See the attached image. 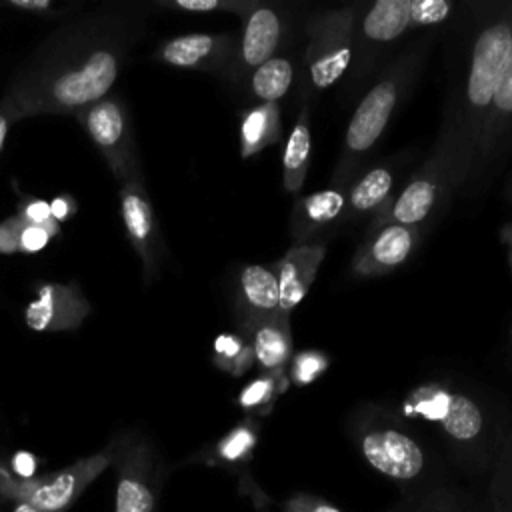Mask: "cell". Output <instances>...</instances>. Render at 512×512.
Masks as SVG:
<instances>
[{"instance_id": "cell-1", "label": "cell", "mask_w": 512, "mask_h": 512, "mask_svg": "<svg viewBox=\"0 0 512 512\" xmlns=\"http://www.w3.org/2000/svg\"><path fill=\"white\" fill-rule=\"evenodd\" d=\"M142 0H106L62 20L10 76L4 100L18 118L74 116L110 94L132 50L146 36Z\"/></svg>"}, {"instance_id": "cell-2", "label": "cell", "mask_w": 512, "mask_h": 512, "mask_svg": "<svg viewBox=\"0 0 512 512\" xmlns=\"http://www.w3.org/2000/svg\"><path fill=\"white\" fill-rule=\"evenodd\" d=\"M406 422H420L436 432L454 464L472 478L490 476L512 430L504 416L474 390L446 380L412 386L398 412Z\"/></svg>"}, {"instance_id": "cell-3", "label": "cell", "mask_w": 512, "mask_h": 512, "mask_svg": "<svg viewBox=\"0 0 512 512\" xmlns=\"http://www.w3.org/2000/svg\"><path fill=\"white\" fill-rule=\"evenodd\" d=\"M346 434L358 456L400 490V500L412 502L452 488L444 462L398 412L360 402L346 418Z\"/></svg>"}, {"instance_id": "cell-4", "label": "cell", "mask_w": 512, "mask_h": 512, "mask_svg": "<svg viewBox=\"0 0 512 512\" xmlns=\"http://www.w3.org/2000/svg\"><path fill=\"white\" fill-rule=\"evenodd\" d=\"M512 46V0L484 4L470 44L468 64L456 92L448 96L444 116L458 132L466 178Z\"/></svg>"}, {"instance_id": "cell-5", "label": "cell", "mask_w": 512, "mask_h": 512, "mask_svg": "<svg viewBox=\"0 0 512 512\" xmlns=\"http://www.w3.org/2000/svg\"><path fill=\"white\" fill-rule=\"evenodd\" d=\"M432 40L434 36L428 34L410 42L400 54L390 60V64L378 74L370 90L358 102L346 124L342 150L334 166L330 186L348 188L350 182L356 178V172L366 162V156L378 144L392 116L416 84L430 52Z\"/></svg>"}, {"instance_id": "cell-6", "label": "cell", "mask_w": 512, "mask_h": 512, "mask_svg": "<svg viewBox=\"0 0 512 512\" xmlns=\"http://www.w3.org/2000/svg\"><path fill=\"white\" fill-rule=\"evenodd\" d=\"M464 184L466 166L462 160L458 132L452 120L444 116L430 154L412 174L400 194L392 196L372 218L370 228L388 222L420 228L438 210L442 200L448 194L462 192Z\"/></svg>"}, {"instance_id": "cell-7", "label": "cell", "mask_w": 512, "mask_h": 512, "mask_svg": "<svg viewBox=\"0 0 512 512\" xmlns=\"http://www.w3.org/2000/svg\"><path fill=\"white\" fill-rule=\"evenodd\" d=\"M460 4L450 0H376L362 4L354 34L352 82H362L382 52L408 30L438 26L454 18Z\"/></svg>"}, {"instance_id": "cell-8", "label": "cell", "mask_w": 512, "mask_h": 512, "mask_svg": "<svg viewBox=\"0 0 512 512\" xmlns=\"http://www.w3.org/2000/svg\"><path fill=\"white\" fill-rule=\"evenodd\" d=\"M106 446L114 470V512H158L168 468L156 442L142 430L126 428Z\"/></svg>"}, {"instance_id": "cell-9", "label": "cell", "mask_w": 512, "mask_h": 512, "mask_svg": "<svg viewBox=\"0 0 512 512\" xmlns=\"http://www.w3.org/2000/svg\"><path fill=\"white\" fill-rule=\"evenodd\" d=\"M110 468L108 446L40 476H16L0 456V502L36 512H68L90 484Z\"/></svg>"}, {"instance_id": "cell-10", "label": "cell", "mask_w": 512, "mask_h": 512, "mask_svg": "<svg viewBox=\"0 0 512 512\" xmlns=\"http://www.w3.org/2000/svg\"><path fill=\"white\" fill-rule=\"evenodd\" d=\"M362 4L312 12L304 22L302 64L310 90L320 92L334 86L352 64L354 34Z\"/></svg>"}, {"instance_id": "cell-11", "label": "cell", "mask_w": 512, "mask_h": 512, "mask_svg": "<svg viewBox=\"0 0 512 512\" xmlns=\"http://www.w3.org/2000/svg\"><path fill=\"white\" fill-rule=\"evenodd\" d=\"M74 118L104 158L110 174L120 184L144 174L136 148L132 118L120 96L108 94L102 100L78 110Z\"/></svg>"}, {"instance_id": "cell-12", "label": "cell", "mask_w": 512, "mask_h": 512, "mask_svg": "<svg viewBox=\"0 0 512 512\" xmlns=\"http://www.w3.org/2000/svg\"><path fill=\"white\" fill-rule=\"evenodd\" d=\"M260 434H262L260 420L244 416L240 422H236L230 430H226L214 442L194 452L186 462L218 468L232 474L236 478L240 494L250 498L258 510H264L270 504V498L264 492V488H260L250 468L254 460V452L260 442Z\"/></svg>"}, {"instance_id": "cell-13", "label": "cell", "mask_w": 512, "mask_h": 512, "mask_svg": "<svg viewBox=\"0 0 512 512\" xmlns=\"http://www.w3.org/2000/svg\"><path fill=\"white\" fill-rule=\"evenodd\" d=\"M512 150V46L486 116L480 142L462 192L474 194L490 182L494 172Z\"/></svg>"}, {"instance_id": "cell-14", "label": "cell", "mask_w": 512, "mask_h": 512, "mask_svg": "<svg viewBox=\"0 0 512 512\" xmlns=\"http://www.w3.org/2000/svg\"><path fill=\"white\" fill-rule=\"evenodd\" d=\"M118 196L126 238L140 260L142 282L144 286H150L160 278L166 246L144 184V174L122 182Z\"/></svg>"}, {"instance_id": "cell-15", "label": "cell", "mask_w": 512, "mask_h": 512, "mask_svg": "<svg viewBox=\"0 0 512 512\" xmlns=\"http://www.w3.org/2000/svg\"><path fill=\"white\" fill-rule=\"evenodd\" d=\"M290 30V14L280 2H264L252 8L242 20V32L238 34V46L230 80L238 82L248 78L252 70L278 54L284 38Z\"/></svg>"}, {"instance_id": "cell-16", "label": "cell", "mask_w": 512, "mask_h": 512, "mask_svg": "<svg viewBox=\"0 0 512 512\" xmlns=\"http://www.w3.org/2000/svg\"><path fill=\"white\" fill-rule=\"evenodd\" d=\"M236 46L238 36L232 32H192L162 42L154 58L172 68L198 70L230 80Z\"/></svg>"}, {"instance_id": "cell-17", "label": "cell", "mask_w": 512, "mask_h": 512, "mask_svg": "<svg viewBox=\"0 0 512 512\" xmlns=\"http://www.w3.org/2000/svg\"><path fill=\"white\" fill-rule=\"evenodd\" d=\"M36 298L24 308V322L34 332H70L92 312L80 282H36Z\"/></svg>"}, {"instance_id": "cell-18", "label": "cell", "mask_w": 512, "mask_h": 512, "mask_svg": "<svg viewBox=\"0 0 512 512\" xmlns=\"http://www.w3.org/2000/svg\"><path fill=\"white\" fill-rule=\"evenodd\" d=\"M420 242V228L388 222L368 228L364 242L352 256V272L360 278L392 274L414 252Z\"/></svg>"}, {"instance_id": "cell-19", "label": "cell", "mask_w": 512, "mask_h": 512, "mask_svg": "<svg viewBox=\"0 0 512 512\" xmlns=\"http://www.w3.org/2000/svg\"><path fill=\"white\" fill-rule=\"evenodd\" d=\"M232 310L238 332L246 338L254 326L280 312V282L274 264H246L236 272Z\"/></svg>"}, {"instance_id": "cell-20", "label": "cell", "mask_w": 512, "mask_h": 512, "mask_svg": "<svg viewBox=\"0 0 512 512\" xmlns=\"http://www.w3.org/2000/svg\"><path fill=\"white\" fill-rule=\"evenodd\" d=\"M346 192L348 188L328 186L296 198L288 220L292 246L308 244L318 232L330 228L338 220H346Z\"/></svg>"}, {"instance_id": "cell-21", "label": "cell", "mask_w": 512, "mask_h": 512, "mask_svg": "<svg viewBox=\"0 0 512 512\" xmlns=\"http://www.w3.org/2000/svg\"><path fill=\"white\" fill-rule=\"evenodd\" d=\"M326 256V244L308 242L290 246L274 264L280 282V312L290 314L308 294Z\"/></svg>"}, {"instance_id": "cell-22", "label": "cell", "mask_w": 512, "mask_h": 512, "mask_svg": "<svg viewBox=\"0 0 512 512\" xmlns=\"http://www.w3.org/2000/svg\"><path fill=\"white\" fill-rule=\"evenodd\" d=\"M248 340L254 350V364L260 374L284 376L294 354L290 314L278 312L252 328Z\"/></svg>"}, {"instance_id": "cell-23", "label": "cell", "mask_w": 512, "mask_h": 512, "mask_svg": "<svg viewBox=\"0 0 512 512\" xmlns=\"http://www.w3.org/2000/svg\"><path fill=\"white\" fill-rule=\"evenodd\" d=\"M396 182V168L392 164H378L356 176L346 192V220L360 216H376L392 198Z\"/></svg>"}, {"instance_id": "cell-24", "label": "cell", "mask_w": 512, "mask_h": 512, "mask_svg": "<svg viewBox=\"0 0 512 512\" xmlns=\"http://www.w3.org/2000/svg\"><path fill=\"white\" fill-rule=\"evenodd\" d=\"M282 116L274 102L254 104L240 114V156L244 160L260 154L280 140Z\"/></svg>"}, {"instance_id": "cell-25", "label": "cell", "mask_w": 512, "mask_h": 512, "mask_svg": "<svg viewBox=\"0 0 512 512\" xmlns=\"http://www.w3.org/2000/svg\"><path fill=\"white\" fill-rule=\"evenodd\" d=\"M312 156V126L308 104L304 102L300 114L286 138L282 154V186L290 194H298L304 186Z\"/></svg>"}, {"instance_id": "cell-26", "label": "cell", "mask_w": 512, "mask_h": 512, "mask_svg": "<svg viewBox=\"0 0 512 512\" xmlns=\"http://www.w3.org/2000/svg\"><path fill=\"white\" fill-rule=\"evenodd\" d=\"M294 82V62L284 56L276 54L264 64H260L256 70L250 72L248 84H250V94L256 100V104H266L282 100L290 86Z\"/></svg>"}, {"instance_id": "cell-27", "label": "cell", "mask_w": 512, "mask_h": 512, "mask_svg": "<svg viewBox=\"0 0 512 512\" xmlns=\"http://www.w3.org/2000/svg\"><path fill=\"white\" fill-rule=\"evenodd\" d=\"M288 378L276 376V374H258L252 378L236 396V406L250 418L260 420L262 416H268L278 400V396L286 390Z\"/></svg>"}, {"instance_id": "cell-28", "label": "cell", "mask_w": 512, "mask_h": 512, "mask_svg": "<svg viewBox=\"0 0 512 512\" xmlns=\"http://www.w3.org/2000/svg\"><path fill=\"white\" fill-rule=\"evenodd\" d=\"M212 364L230 376H244L254 366L250 340L238 330L218 334L212 344Z\"/></svg>"}, {"instance_id": "cell-29", "label": "cell", "mask_w": 512, "mask_h": 512, "mask_svg": "<svg viewBox=\"0 0 512 512\" xmlns=\"http://www.w3.org/2000/svg\"><path fill=\"white\" fill-rule=\"evenodd\" d=\"M488 498L492 512H512V434L488 476Z\"/></svg>"}, {"instance_id": "cell-30", "label": "cell", "mask_w": 512, "mask_h": 512, "mask_svg": "<svg viewBox=\"0 0 512 512\" xmlns=\"http://www.w3.org/2000/svg\"><path fill=\"white\" fill-rule=\"evenodd\" d=\"M392 510L394 512H482L472 502H468L464 494H460L454 486L420 500H412V502L400 500Z\"/></svg>"}, {"instance_id": "cell-31", "label": "cell", "mask_w": 512, "mask_h": 512, "mask_svg": "<svg viewBox=\"0 0 512 512\" xmlns=\"http://www.w3.org/2000/svg\"><path fill=\"white\" fill-rule=\"evenodd\" d=\"M330 366V358L326 352L322 350H300L294 352L288 368H286V378L290 384L294 386H308L312 382H316Z\"/></svg>"}, {"instance_id": "cell-32", "label": "cell", "mask_w": 512, "mask_h": 512, "mask_svg": "<svg viewBox=\"0 0 512 512\" xmlns=\"http://www.w3.org/2000/svg\"><path fill=\"white\" fill-rule=\"evenodd\" d=\"M156 6L192 12V14H210V12H228L244 20L258 0H156Z\"/></svg>"}, {"instance_id": "cell-33", "label": "cell", "mask_w": 512, "mask_h": 512, "mask_svg": "<svg viewBox=\"0 0 512 512\" xmlns=\"http://www.w3.org/2000/svg\"><path fill=\"white\" fill-rule=\"evenodd\" d=\"M58 234H60V224L56 220H52L44 226L24 224V228L20 232V254L40 252Z\"/></svg>"}, {"instance_id": "cell-34", "label": "cell", "mask_w": 512, "mask_h": 512, "mask_svg": "<svg viewBox=\"0 0 512 512\" xmlns=\"http://www.w3.org/2000/svg\"><path fill=\"white\" fill-rule=\"evenodd\" d=\"M282 512H344L330 500L310 494V492H294L282 502Z\"/></svg>"}, {"instance_id": "cell-35", "label": "cell", "mask_w": 512, "mask_h": 512, "mask_svg": "<svg viewBox=\"0 0 512 512\" xmlns=\"http://www.w3.org/2000/svg\"><path fill=\"white\" fill-rule=\"evenodd\" d=\"M24 224L18 214L0 222V254H20V232Z\"/></svg>"}, {"instance_id": "cell-36", "label": "cell", "mask_w": 512, "mask_h": 512, "mask_svg": "<svg viewBox=\"0 0 512 512\" xmlns=\"http://www.w3.org/2000/svg\"><path fill=\"white\" fill-rule=\"evenodd\" d=\"M26 224H38L44 226L48 222H52V214H50V204L40 200V198H24L20 204V210L16 212Z\"/></svg>"}, {"instance_id": "cell-37", "label": "cell", "mask_w": 512, "mask_h": 512, "mask_svg": "<svg viewBox=\"0 0 512 512\" xmlns=\"http://www.w3.org/2000/svg\"><path fill=\"white\" fill-rule=\"evenodd\" d=\"M76 212V200L70 194H60L50 202V214L52 218L62 224Z\"/></svg>"}, {"instance_id": "cell-38", "label": "cell", "mask_w": 512, "mask_h": 512, "mask_svg": "<svg viewBox=\"0 0 512 512\" xmlns=\"http://www.w3.org/2000/svg\"><path fill=\"white\" fill-rule=\"evenodd\" d=\"M4 6L20 10V12L46 14V12L52 10V0H6Z\"/></svg>"}, {"instance_id": "cell-39", "label": "cell", "mask_w": 512, "mask_h": 512, "mask_svg": "<svg viewBox=\"0 0 512 512\" xmlns=\"http://www.w3.org/2000/svg\"><path fill=\"white\" fill-rule=\"evenodd\" d=\"M16 120H20L16 110L4 98H0V152H2V146H4V140H6V134H8L10 126Z\"/></svg>"}, {"instance_id": "cell-40", "label": "cell", "mask_w": 512, "mask_h": 512, "mask_svg": "<svg viewBox=\"0 0 512 512\" xmlns=\"http://www.w3.org/2000/svg\"><path fill=\"white\" fill-rule=\"evenodd\" d=\"M500 238H502V244L506 246V260H508V266H510V270H512V222H508V224L502 226Z\"/></svg>"}, {"instance_id": "cell-41", "label": "cell", "mask_w": 512, "mask_h": 512, "mask_svg": "<svg viewBox=\"0 0 512 512\" xmlns=\"http://www.w3.org/2000/svg\"><path fill=\"white\" fill-rule=\"evenodd\" d=\"M504 198L512 204V174L508 176V180H506V186H504Z\"/></svg>"}, {"instance_id": "cell-42", "label": "cell", "mask_w": 512, "mask_h": 512, "mask_svg": "<svg viewBox=\"0 0 512 512\" xmlns=\"http://www.w3.org/2000/svg\"><path fill=\"white\" fill-rule=\"evenodd\" d=\"M10 512H36V510L28 508V506H12V510H10Z\"/></svg>"}, {"instance_id": "cell-43", "label": "cell", "mask_w": 512, "mask_h": 512, "mask_svg": "<svg viewBox=\"0 0 512 512\" xmlns=\"http://www.w3.org/2000/svg\"><path fill=\"white\" fill-rule=\"evenodd\" d=\"M510 356H512V326H510Z\"/></svg>"}, {"instance_id": "cell-44", "label": "cell", "mask_w": 512, "mask_h": 512, "mask_svg": "<svg viewBox=\"0 0 512 512\" xmlns=\"http://www.w3.org/2000/svg\"><path fill=\"white\" fill-rule=\"evenodd\" d=\"M0 512H6V510H4V502H0Z\"/></svg>"}, {"instance_id": "cell-45", "label": "cell", "mask_w": 512, "mask_h": 512, "mask_svg": "<svg viewBox=\"0 0 512 512\" xmlns=\"http://www.w3.org/2000/svg\"><path fill=\"white\" fill-rule=\"evenodd\" d=\"M386 512H394V510H392V508H390V510H386Z\"/></svg>"}]
</instances>
